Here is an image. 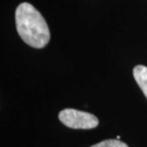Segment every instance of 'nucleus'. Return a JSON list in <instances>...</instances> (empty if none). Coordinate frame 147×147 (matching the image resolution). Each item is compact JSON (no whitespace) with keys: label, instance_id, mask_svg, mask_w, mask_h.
<instances>
[{"label":"nucleus","instance_id":"5","mask_svg":"<svg viewBox=\"0 0 147 147\" xmlns=\"http://www.w3.org/2000/svg\"><path fill=\"white\" fill-rule=\"evenodd\" d=\"M120 139V136H117V140H119Z\"/></svg>","mask_w":147,"mask_h":147},{"label":"nucleus","instance_id":"2","mask_svg":"<svg viewBox=\"0 0 147 147\" xmlns=\"http://www.w3.org/2000/svg\"><path fill=\"white\" fill-rule=\"evenodd\" d=\"M58 119L64 125L73 129H93L98 125V119L93 114L76 109H64Z\"/></svg>","mask_w":147,"mask_h":147},{"label":"nucleus","instance_id":"4","mask_svg":"<svg viewBox=\"0 0 147 147\" xmlns=\"http://www.w3.org/2000/svg\"><path fill=\"white\" fill-rule=\"evenodd\" d=\"M91 147H129L126 143L120 142L119 140H106L101 142H98L96 144Z\"/></svg>","mask_w":147,"mask_h":147},{"label":"nucleus","instance_id":"3","mask_svg":"<svg viewBox=\"0 0 147 147\" xmlns=\"http://www.w3.org/2000/svg\"><path fill=\"white\" fill-rule=\"evenodd\" d=\"M134 78L147 98V67L138 65L133 70Z\"/></svg>","mask_w":147,"mask_h":147},{"label":"nucleus","instance_id":"1","mask_svg":"<svg viewBox=\"0 0 147 147\" xmlns=\"http://www.w3.org/2000/svg\"><path fill=\"white\" fill-rule=\"evenodd\" d=\"M17 33L25 43L34 48H44L51 34L46 20L33 5L23 2L16 10Z\"/></svg>","mask_w":147,"mask_h":147}]
</instances>
